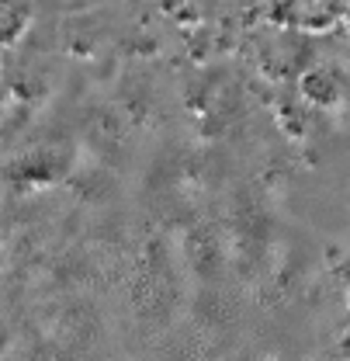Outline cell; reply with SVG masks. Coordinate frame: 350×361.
I'll return each mask as SVG.
<instances>
[{"mask_svg":"<svg viewBox=\"0 0 350 361\" xmlns=\"http://www.w3.org/2000/svg\"><path fill=\"white\" fill-rule=\"evenodd\" d=\"M302 94H306L315 108H333V104L340 101L344 87H340V77H337L330 66H315V70L302 73Z\"/></svg>","mask_w":350,"mask_h":361,"instance_id":"obj_1","label":"cell"},{"mask_svg":"<svg viewBox=\"0 0 350 361\" xmlns=\"http://www.w3.org/2000/svg\"><path fill=\"white\" fill-rule=\"evenodd\" d=\"M32 21L28 0H0V45H14Z\"/></svg>","mask_w":350,"mask_h":361,"instance_id":"obj_2","label":"cell"},{"mask_svg":"<svg viewBox=\"0 0 350 361\" xmlns=\"http://www.w3.org/2000/svg\"><path fill=\"white\" fill-rule=\"evenodd\" d=\"M344 21H347V35H350V7H347V18H344Z\"/></svg>","mask_w":350,"mask_h":361,"instance_id":"obj_3","label":"cell"},{"mask_svg":"<svg viewBox=\"0 0 350 361\" xmlns=\"http://www.w3.org/2000/svg\"><path fill=\"white\" fill-rule=\"evenodd\" d=\"M0 49H4V45H0Z\"/></svg>","mask_w":350,"mask_h":361,"instance_id":"obj_4","label":"cell"}]
</instances>
